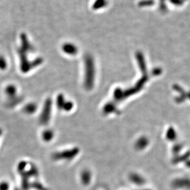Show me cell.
Here are the masks:
<instances>
[{"instance_id":"6da1fadb","label":"cell","mask_w":190,"mask_h":190,"mask_svg":"<svg viewBox=\"0 0 190 190\" xmlns=\"http://www.w3.org/2000/svg\"><path fill=\"white\" fill-rule=\"evenodd\" d=\"M6 93L7 94V96L10 98H13L15 96V94L17 93V90L15 86H14L13 85H8L7 87L6 88Z\"/></svg>"},{"instance_id":"7a4b0ae2","label":"cell","mask_w":190,"mask_h":190,"mask_svg":"<svg viewBox=\"0 0 190 190\" xmlns=\"http://www.w3.org/2000/svg\"><path fill=\"white\" fill-rule=\"evenodd\" d=\"M35 108H36L35 106L33 105V104H29V105H27L25 107L24 111L28 114H32L35 111Z\"/></svg>"},{"instance_id":"3957f363","label":"cell","mask_w":190,"mask_h":190,"mask_svg":"<svg viewBox=\"0 0 190 190\" xmlns=\"http://www.w3.org/2000/svg\"><path fill=\"white\" fill-rule=\"evenodd\" d=\"M1 130H0V136H1Z\"/></svg>"}]
</instances>
